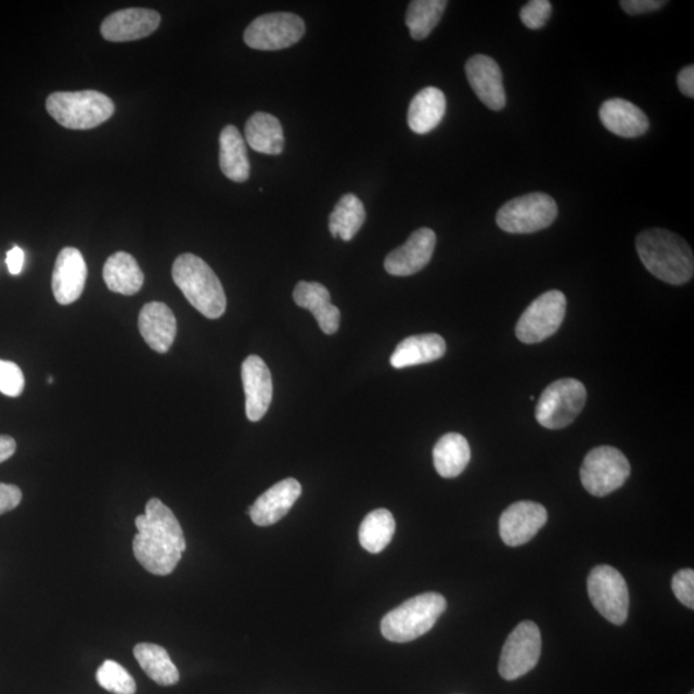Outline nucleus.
<instances>
[{
    "label": "nucleus",
    "instance_id": "1",
    "mask_svg": "<svg viewBox=\"0 0 694 694\" xmlns=\"http://www.w3.org/2000/svg\"><path fill=\"white\" fill-rule=\"evenodd\" d=\"M138 534L133 540L137 561L145 570L170 575L185 551V538L178 518L159 499H151L144 515L136 518Z\"/></svg>",
    "mask_w": 694,
    "mask_h": 694
},
{
    "label": "nucleus",
    "instance_id": "2",
    "mask_svg": "<svg viewBox=\"0 0 694 694\" xmlns=\"http://www.w3.org/2000/svg\"><path fill=\"white\" fill-rule=\"evenodd\" d=\"M635 246L645 269L659 281L680 286L692 280L693 252L678 234L666 229H648L638 235Z\"/></svg>",
    "mask_w": 694,
    "mask_h": 694
},
{
    "label": "nucleus",
    "instance_id": "3",
    "mask_svg": "<svg viewBox=\"0 0 694 694\" xmlns=\"http://www.w3.org/2000/svg\"><path fill=\"white\" fill-rule=\"evenodd\" d=\"M172 280L194 309L208 319H218L227 310L223 286L214 270L193 254L178 256L172 266Z\"/></svg>",
    "mask_w": 694,
    "mask_h": 694
},
{
    "label": "nucleus",
    "instance_id": "4",
    "mask_svg": "<svg viewBox=\"0 0 694 694\" xmlns=\"http://www.w3.org/2000/svg\"><path fill=\"white\" fill-rule=\"evenodd\" d=\"M446 609L447 600L439 593L415 595L382 619L381 633L395 643L415 641L435 627Z\"/></svg>",
    "mask_w": 694,
    "mask_h": 694
},
{
    "label": "nucleus",
    "instance_id": "5",
    "mask_svg": "<svg viewBox=\"0 0 694 694\" xmlns=\"http://www.w3.org/2000/svg\"><path fill=\"white\" fill-rule=\"evenodd\" d=\"M46 107L55 121L73 130L100 127L115 113V104L97 90L55 92L47 99Z\"/></svg>",
    "mask_w": 694,
    "mask_h": 694
},
{
    "label": "nucleus",
    "instance_id": "6",
    "mask_svg": "<svg viewBox=\"0 0 694 694\" xmlns=\"http://www.w3.org/2000/svg\"><path fill=\"white\" fill-rule=\"evenodd\" d=\"M558 215L555 201L545 193H530L509 201L497 214V224L511 234H530L551 227Z\"/></svg>",
    "mask_w": 694,
    "mask_h": 694
},
{
    "label": "nucleus",
    "instance_id": "7",
    "mask_svg": "<svg viewBox=\"0 0 694 694\" xmlns=\"http://www.w3.org/2000/svg\"><path fill=\"white\" fill-rule=\"evenodd\" d=\"M586 402V386L575 378H562L541 393L536 419L539 425L548 429L565 428L578 419Z\"/></svg>",
    "mask_w": 694,
    "mask_h": 694
},
{
    "label": "nucleus",
    "instance_id": "8",
    "mask_svg": "<svg viewBox=\"0 0 694 694\" xmlns=\"http://www.w3.org/2000/svg\"><path fill=\"white\" fill-rule=\"evenodd\" d=\"M630 476V463L614 447L590 450L580 470L581 484L594 497H606L620 489Z\"/></svg>",
    "mask_w": 694,
    "mask_h": 694
},
{
    "label": "nucleus",
    "instance_id": "9",
    "mask_svg": "<svg viewBox=\"0 0 694 694\" xmlns=\"http://www.w3.org/2000/svg\"><path fill=\"white\" fill-rule=\"evenodd\" d=\"M567 300L561 291L540 295L527 308L516 325L520 343L531 345L544 342L557 332L566 316Z\"/></svg>",
    "mask_w": 694,
    "mask_h": 694
},
{
    "label": "nucleus",
    "instance_id": "10",
    "mask_svg": "<svg viewBox=\"0 0 694 694\" xmlns=\"http://www.w3.org/2000/svg\"><path fill=\"white\" fill-rule=\"evenodd\" d=\"M588 593L593 606L611 624L622 625L628 619L629 589L616 568L601 565L588 578Z\"/></svg>",
    "mask_w": 694,
    "mask_h": 694
},
{
    "label": "nucleus",
    "instance_id": "11",
    "mask_svg": "<svg viewBox=\"0 0 694 694\" xmlns=\"http://www.w3.org/2000/svg\"><path fill=\"white\" fill-rule=\"evenodd\" d=\"M305 34V23L294 13H268L248 25L243 40L258 51H281L300 41Z\"/></svg>",
    "mask_w": 694,
    "mask_h": 694
},
{
    "label": "nucleus",
    "instance_id": "12",
    "mask_svg": "<svg viewBox=\"0 0 694 694\" xmlns=\"http://www.w3.org/2000/svg\"><path fill=\"white\" fill-rule=\"evenodd\" d=\"M541 655V634L538 625L524 621L517 625L503 645L499 659V674L516 680L536 668Z\"/></svg>",
    "mask_w": 694,
    "mask_h": 694
},
{
    "label": "nucleus",
    "instance_id": "13",
    "mask_svg": "<svg viewBox=\"0 0 694 694\" xmlns=\"http://www.w3.org/2000/svg\"><path fill=\"white\" fill-rule=\"evenodd\" d=\"M547 520L548 512L544 505L529 501L517 502L502 513L499 532L504 544L519 547L536 538Z\"/></svg>",
    "mask_w": 694,
    "mask_h": 694
},
{
    "label": "nucleus",
    "instance_id": "14",
    "mask_svg": "<svg viewBox=\"0 0 694 694\" xmlns=\"http://www.w3.org/2000/svg\"><path fill=\"white\" fill-rule=\"evenodd\" d=\"M435 246L436 234L433 229H416L404 245L386 256V272L395 277H409L421 272L432 261Z\"/></svg>",
    "mask_w": 694,
    "mask_h": 694
},
{
    "label": "nucleus",
    "instance_id": "15",
    "mask_svg": "<svg viewBox=\"0 0 694 694\" xmlns=\"http://www.w3.org/2000/svg\"><path fill=\"white\" fill-rule=\"evenodd\" d=\"M87 277V262L79 249L74 247L61 249L52 275L55 301L69 305L79 300L86 287Z\"/></svg>",
    "mask_w": 694,
    "mask_h": 694
},
{
    "label": "nucleus",
    "instance_id": "16",
    "mask_svg": "<svg viewBox=\"0 0 694 694\" xmlns=\"http://www.w3.org/2000/svg\"><path fill=\"white\" fill-rule=\"evenodd\" d=\"M466 75L472 90L486 107L492 111L505 107L502 69L494 59L484 54L474 55L467 61Z\"/></svg>",
    "mask_w": 694,
    "mask_h": 694
},
{
    "label": "nucleus",
    "instance_id": "17",
    "mask_svg": "<svg viewBox=\"0 0 694 694\" xmlns=\"http://www.w3.org/2000/svg\"><path fill=\"white\" fill-rule=\"evenodd\" d=\"M242 382L246 395L247 419L258 422L272 404V373L260 357L249 356L242 364Z\"/></svg>",
    "mask_w": 694,
    "mask_h": 694
},
{
    "label": "nucleus",
    "instance_id": "18",
    "mask_svg": "<svg viewBox=\"0 0 694 694\" xmlns=\"http://www.w3.org/2000/svg\"><path fill=\"white\" fill-rule=\"evenodd\" d=\"M162 23V16L154 10L127 9L104 18L101 26L102 37L115 43L133 41L150 37Z\"/></svg>",
    "mask_w": 694,
    "mask_h": 694
},
{
    "label": "nucleus",
    "instance_id": "19",
    "mask_svg": "<svg viewBox=\"0 0 694 694\" xmlns=\"http://www.w3.org/2000/svg\"><path fill=\"white\" fill-rule=\"evenodd\" d=\"M301 492L300 483L295 478H286L256 499L248 509V515L255 525L272 526L287 515L297 499L300 498Z\"/></svg>",
    "mask_w": 694,
    "mask_h": 694
},
{
    "label": "nucleus",
    "instance_id": "20",
    "mask_svg": "<svg viewBox=\"0 0 694 694\" xmlns=\"http://www.w3.org/2000/svg\"><path fill=\"white\" fill-rule=\"evenodd\" d=\"M145 344L152 350L165 354L170 350L177 336V318L164 303L145 304L138 319Z\"/></svg>",
    "mask_w": 694,
    "mask_h": 694
},
{
    "label": "nucleus",
    "instance_id": "21",
    "mask_svg": "<svg viewBox=\"0 0 694 694\" xmlns=\"http://www.w3.org/2000/svg\"><path fill=\"white\" fill-rule=\"evenodd\" d=\"M297 307L307 309L317 319L325 335H335L342 321V312L331 303L330 291L318 282H298L294 290Z\"/></svg>",
    "mask_w": 694,
    "mask_h": 694
},
{
    "label": "nucleus",
    "instance_id": "22",
    "mask_svg": "<svg viewBox=\"0 0 694 694\" xmlns=\"http://www.w3.org/2000/svg\"><path fill=\"white\" fill-rule=\"evenodd\" d=\"M600 119L611 133L622 138H637L647 133L650 121L643 111L622 99L608 100L600 108Z\"/></svg>",
    "mask_w": 694,
    "mask_h": 694
},
{
    "label": "nucleus",
    "instance_id": "23",
    "mask_svg": "<svg viewBox=\"0 0 694 694\" xmlns=\"http://www.w3.org/2000/svg\"><path fill=\"white\" fill-rule=\"evenodd\" d=\"M447 99L435 87L422 89L414 95L408 110V125L415 134H427L439 127L446 116Z\"/></svg>",
    "mask_w": 694,
    "mask_h": 694
},
{
    "label": "nucleus",
    "instance_id": "24",
    "mask_svg": "<svg viewBox=\"0 0 694 694\" xmlns=\"http://www.w3.org/2000/svg\"><path fill=\"white\" fill-rule=\"evenodd\" d=\"M447 351L446 339L436 333L411 336L397 346L393 352L390 363L397 370L435 362Z\"/></svg>",
    "mask_w": 694,
    "mask_h": 694
},
{
    "label": "nucleus",
    "instance_id": "25",
    "mask_svg": "<svg viewBox=\"0 0 694 694\" xmlns=\"http://www.w3.org/2000/svg\"><path fill=\"white\" fill-rule=\"evenodd\" d=\"M219 164L220 170L232 182L243 183L249 178V165L245 139L234 125H227L221 130Z\"/></svg>",
    "mask_w": 694,
    "mask_h": 694
},
{
    "label": "nucleus",
    "instance_id": "26",
    "mask_svg": "<svg viewBox=\"0 0 694 694\" xmlns=\"http://www.w3.org/2000/svg\"><path fill=\"white\" fill-rule=\"evenodd\" d=\"M103 280L113 293L131 296L141 291L144 274L133 256L119 252L104 264Z\"/></svg>",
    "mask_w": 694,
    "mask_h": 694
},
{
    "label": "nucleus",
    "instance_id": "27",
    "mask_svg": "<svg viewBox=\"0 0 694 694\" xmlns=\"http://www.w3.org/2000/svg\"><path fill=\"white\" fill-rule=\"evenodd\" d=\"M246 142L249 147L264 155H281L284 134L280 120L267 113H256L246 123Z\"/></svg>",
    "mask_w": 694,
    "mask_h": 694
},
{
    "label": "nucleus",
    "instance_id": "28",
    "mask_svg": "<svg viewBox=\"0 0 694 694\" xmlns=\"http://www.w3.org/2000/svg\"><path fill=\"white\" fill-rule=\"evenodd\" d=\"M471 461V448L466 437L451 433L444 435L434 448V464L444 478L460 476Z\"/></svg>",
    "mask_w": 694,
    "mask_h": 694
},
{
    "label": "nucleus",
    "instance_id": "29",
    "mask_svg": "<svg viewBox=\"0 0 694 694\" xmlns=\"http://www.w3.org/2000/svg\"><path fill=\"white\" fill-rule=\"evenodd\" d=\"M365 218L362 201L356 194H344L330 215L329 227L332 237L342 239L345 242L351 241L363 227Z\"/></svg>",
    "mask_w": 694,
    "mask_h": 694
},
{
    "label": "nucleus",
    "instance_id": "30",
    "mask_svg": "<svg viewBox=\"0 0 694 694\" xmlns=\"http://www.w3.org/2000/svg\"><path fill=\"white\" fill-rule=\"evenodd\" d=\"M134 657L141 668L155 683L169 686L179 682V671L163 647L152 643L137 644Z\"/></svg>",
    "mask_w": 694,
    "mask_h": 694
},
{
    "label": "nucleus",
    "instance_id": "31",
    "mask_svg": "<svg viewBox=\"0 0 694 694\" xmlns=\"http://www.w3.org/2000/svg\"><path fill=\"white\" fill-rule=\"evenodd\" d=\"M395 529V518L390 511L380 509L368 513L359 529V541L365 551L378 554L391 543Z\"/></svg>",
    "mask_w": 694,
    "mask_h": 694
},
{
    "label": "nucleus",
    "instance_id": "32",
    "mask_svg": "<svg viewBox=\"0 0 694 694\" xmlns=\"http://www.w3.org/2000/svg\"><path fill=\"white\" fill-rule=\"evenodd\" d=\"M446 0H414L408 7L406 23L414 40H423L433 33L447 10Z\"/></svg>",
    "mask_w": 694,
    "mask_h": 694
},
{
    "label": "nucleus",
    "instance_id": "33",
    "mask_svg": "<svg viewBox=\"0 0 694 694\" xmlns=\"http://www.w3.org/2000/svg\"><path fill=\"white\" fill-rule=\"evenodd\" d=\"M97 682L114 694H136L137 684L133 677L120 664L106 659L97 670Z\"/></svg>",
    "mask_w": 694,
    "mask_h": 694
},
{
    "label": "nucleus",
    "instance_id": "34",
    "mask_svg": "<svg viewBox=\"0 0 694 694\" xmlns=\"http://www.w3.org/2000/svg\"><path fill=\"white\" fill-rule=\"evenodd\" d=\"M25 388V376L21 368L9 360L0 359V393L17 398Z\"/></svg>",
    "mask_w": 694,
    "mask_h": 694
},
{
    "label": "nucleus",
    "instance_id": "35",
    "mask_svg": "<svg viewBox=\"0 0 694 694\" xmlns=\"http://www.w3.org/2000/svg\"><path fill=\"white\" fill-rule=\"evenodd\" d=\"M552 15V3L548 0H531L520 9L519 17L526 27L531 30L541 29Z\"/></svg>",
    "mask_w": 694,
    "mask_h": 694
},
{
    "label": "nucleus",
    "instance_id": "36",
    "mask_svg": "<svg viewBox=\"0 0 694 694\" xmlns=\"http://www.w3.org/2000/svg\"><path fill=\"white\" fill-rule=\"evenodd\" d=\"M672 592L677 600L685 607L694 608V571L693 568H684L674 575L671 581Z\"/></svg>",
    "mask_w": 694,
    "mask_h": 694
},
{
    "label": "nucleus",
    "instance_id": "37",
    "mask_svg": "<svg viewBox=\"0 0 694 694\" xmlns=\"http://www.w3.org/2000/svg\"><path fill=\"white\" fill-rule=\"evenodd\" d=\"M668 4L664 0H622L621 9L630 16L643 15V13L661 10Z\"/></svg>",
    "mask_w": 694,
    "mask_h": 694
},
{
    "label": "nucleus",
    "instance_id": "38",
    "mask_svg": "<svg viewBox=\"0 0 694 694\" xmlns=\"http://www.w3.org/2000/svg\"><path fill=\"white\" fill-rule=\"evenodd\" d=\"M23 499V492L16 485L0 483V516L17 509Z\"/></svg>",
    "mask_w": 694,
    "mask_h": 694
},
{
    "label": "nucleus",
    "instance_id": "39",
    "mask_svg": "<svg viewBox=\"0 0 694 694\" xmlns=\"http://www.w3.org/2000/svg\"><path fill=\"white\" fill-rule=\"evenodd\" d=\"M678 87L680 92L693 99L694 97V66H686L678 75Z\"/></svg>",
    "mask_w": 694,
    "mask_h": 694
},
{
    "label": "nucleus",
    "instance_id": "40",
    "mask_svg": "<svg viewBox=\"0 0 694 694\" xmlns=\"http://www.w3.org/2000/svg\"><path fill=\"white\" fill-rule=\"evenodd\" d=\"M5 261L7 267H9L10 273L12 275H17L24 268L25 253L18 246H15L10 249L9 254H7Z\"/></svg>",
    "mask_w": 694,
    "mask_h": 694
},
{
    "label": "nucleus",
    "instance_id": "41",
    "mask_svg": "<svg viewBox=\"0 0 694 694\" xmlns=\"http://www.w3.org/2000/svg\"><path fill=\"white\" fill-rule=\"evenodd\" d=\"M17 444L11 436L0 435V463L10 460L16 453Z\"/></svg>",
    "mask_w": 694,
    "mask_h": 694
},
{
    "label": "nucleus",
    "instance_id": "42",
    "mask_svg": "<svg viewBox=\"0 0 694 694\" xmlns=\"http://www.w3.org/2000/svg\"><path fill=\"white\" fill-rule=\"evenodd\" d=\"M48 382H50V384H52L53 378L52 377L48 378Z\"/></svg>",
    "mask_w": 694,
    "mask_h": 694
},
{
    "label": "nucleus",
    "instance_id": "43",
    "mask_svg": "<svg viewBox=\"0 0 694 694\" xmlns=\"http://www.w3.org/2000/svg\"><path fill=\"white\" fill-rule=\"evenodd\" d=\"M691 694H693V692Z\"/></svg>",
    "mask_w": 694,
    "mask_h": 694
}]
</instances>
